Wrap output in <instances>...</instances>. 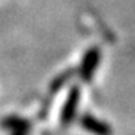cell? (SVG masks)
<instances>
[{
    "label": "cell",
    "mask_w": 135,
    "mask_h": 135,
    "mask_svg": "<svg viewBox=\"0 0 135 135\" xmlns=\"http://www.w3.org/2000/svg\"><path fill=\"white\" fill-rule=\"evenodd\" d=\"M79 98H81V92L79 89L73 88L72 91L69 92L68 95V99L63 105V109H62V124L65 125H69L72 119L75 118V114H76V108H78V104H79Z\"/></svg>",
    "instance_id": "1"
},
{
    "label": "cell",
    "mask_w": 135,
    "mask_h": 135,
    "mask_svg": "<svg viewBox=\"0 0 135 135\" xmlns=\"http://www.w3.org/2000/svg\"><path fill=\"white\" fill-rule=\"evenodd\" d=\"M99 57H101L99 49H91L85 55V57L82 60V65H81V78L83 81H91L95 69L98 68Z\"/></svg>",
    "instance_id": "2"
},
{
    "label": "cell",
    "mask_w": 135,
    "mask_h": 135,
    "mask_svg": "<svg viewBox=\"0 0 135 135\" xmlns=\"http://www.w3.org/2000/svg\"><path fill=\"white\" fill-rule=\"evenodd\" d=\"M81 125H82V128H85L86 131L92 132L94 135H111L112 134V129L108 124L96 119V118L91 117V115L82 117Z\"/></svg>",
    "instance_id": "3"
}]
</instances>
